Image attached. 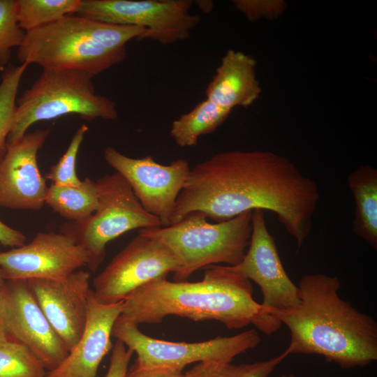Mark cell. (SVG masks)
Wrapping results in <instances>:
<instances>
[{"mask_svg": "<svg viewBox=\"0 0 377 377\" xmlns=\"http://www.w3.org/2000/svg\"><path fill=\"white\" fill-rule=\"evenodd\" d=\"M318 184L287 158L269 151L216 154L190 170L170 225L191 212L221 222L256 209L274 212L297 251L311 234Z\"/></svg>", "mask_w": 377, "mask_h": 377, "instance_id": "1", "label": "cell"}, {"mask_svg": "<svg viewBox=\"0 0 377 377\" xmlns=\"http://www.w3.org/2000/svg\"><path fill=\"white\" fill-rule=\"evenodd\" d=\"M253 295L251 281L227 265H210L199 281L161 277L145 283L124 300L121 316L138 325L160 323L170 315L194 321L214 320L229 330L252 324L272 335L281 323Z\"/></svg>", "mask_w": 377, "mask_h": 377, "instance_id": "2", "label": "cell"}, {"mask_svg": "<svg viewBox=\"0 0 377 377\" xmlns=\"http://www.w3.org/2000/svg\"><path fill=\"white\" fill-rule=\"evenodd\" d=\"M335 276L308 274L299 283L300 302L273 316L290 332L289 355H318L342 369L377 360V322L339 295Z\"/></svg>", "mask_w": 377, "mask_h": 377, "instance_id": "3", "label": "cell"}, {"mask_svg": "<svg viewBox=\"0 0 377 377\" xmlns=\"http://www.w3.org/2000/svg\"><path fill=\"white\" fill-rule=\"evenodd\" d=\"M146 31L69 15L27 31L17 57L27 65L75 69L94 76L121 62L125 45L133 38L142 39Z\"/></svg>", "mask_w": 377, "mask_h": 377, "instance_id": "4", "label": "cell"}, {"mask_svg": "<svg viewBox=\"0 0 377 377\" xmlns=\"http://www.w3.org/2000/svg\"><path fill=\"white\" fill-rule=\"evenodd\" d=\"M252 212L209 223L203 212L195 211L176 223L142 228L139 233L161 242L170 250L179 266L174 281H186L199 269L219 263L234 266L242 261L251 236Z\"/></svg>", "mask_w": 377, "mask_h": 377, "instance_id": "5", "label": "cell"}, {"mask_svg": "<svg viewBox=\"0 0 377 377\" xmlns=\"http://www.w3.org/2000/svg\"><path fill=\"white\" fill-rule=\"evenodd\" d=\"M89 73L75 69L43 68L31 87L17 99L15 124L7 146L19 141L34 123L77 114L92 121L115 120L117 104L96 94Z\"/></svg>", "mask_w": 377, "mask_h": 377, "instance_id": "6", "label": "cell"}, {"mask_svg": "<svg viewBox=\"0 0 377 377\" xmlns=\"http://www.w3.org/2000/svg\"><path fill=\"white\" fill-rule=\"evenodd\" d=\"M98 205L87 220L61 225L60 232L69 236L88 253L87 267L92 272L101 265L106 246L121 235L139 228L162 226L161 221L141 205L130 185L118 172L97 181Z\"/></svg>", "mask_w": 377, "mask_h": 377, "instance_id": "7", "label": "cell"}, {"mask_svg": "<svg viewBox=\"0 0 377 377\" xmlns=\"http://www.w3.org/2000/svg\"><path fill=\"white\" fill-rule=\"evenodd\" d=\"M112 336L136 353L133 369L138 370L168 369L182 371L192 363H230L236 356L255 348L260 342L256 329L200 342L164 341L145 334L138 325L121 316L114 324Z\"/></svg>", "mask_w": 377, "mask_h": 377, "instance_id": "8", "label": "cell"}, {"mask_svg": "<svg viewBox=\"0 0 377 377\" xmlns=\"http://www.w3.org/2000/svg\"><path fill=\"white\" fill-rule=\"evenodd\" d=\"M191 0H81L75 15L147 29L142 39L169 45L188 38L200 17Z\"/></svg>", "mask_w": 377, "mask_h": 377, "instance_id": "9", "label": "cell"}, {"mask_svg": "<svg viewBox=\"0 0 377 377\" xmlns=\"http://www.w3.org/2000/svg\"><path fill=\"white\" fill-rule=\"evenodd\" d=\"M0 324L8 341L28 348L48 371L68 355L27 280H6L0 288Z\"/></svg>", "mask_w": 377, "mask_h": 377, "instance_id": "10", "label": "cell"}, {"mask_svg": "<svg viewBox=\"0 0 377 377\" xmlns=\"http://www.w3.org/2000/svg\"><path fill=\"white\" fill-rule=\"evenodd\" d=\"M170 250L161 242L138 233L93 281L96 300L105 304L124 301L156 279L179 270Z\"/></svg>", "mask_w": 377, "mask_h": 377, "instance_id": "11", "label": "cell"}, {"mask_svg": "<svg viewBox=\"0 0 377 377\" xmlns=\"http://www.w3.org/2000/svg\"><path fill=\"white\" fill-rule=\"evenodd\" d=\"M103 156L126 180L143 208L156 216L162 226H170L177 199L190 173L188 161L178 158L163 165L150 155L131 158L111 147L105 149Z\"/></svg>", "mask_w": 377, "mask_h": 377, "instance_id": "12", "label": "cell"}, {"mask_svg": "<svg viewBox=\"0 0 377 377\" xmlns=\"http://www.w3.org/2000/svg\"><path fill=\"white\" fill-rule=\"evenodd\" d=\"M251 223L250 242L243 259L236 265L227 266L259 286L263 295L261 305L272 316L297 306L300 302L298 286L285 270L263 210H253Z\"/></svg>", "mask_w": 377, "mask_h": 377, "instance_id": "13", "label": "cell"}, {"mask_svg": "<svg viewBox=\"0 0 377 377\" xmlns=\"http://www.w3.org/2000/svg\"><path fill=\"white\" fill-rule=\"evenodd\" d=\"M89 263L87 251L62 232H38L28 244L0 252L5 280H63Z\"/></svg>", "mask_w": 377, "mask_h": 377, "instance_id": "14", "label": "cell"}, {"mask_svg": "<svg viewBox=\"0 0 377 377\" xmlns=\"http://www.w3.org/2000/svg\"><path fill=\"white\" fill-rule=\"evenodd\" d=\"M49 134L50 129H38L7 146L0 161V207L37 211L45 204L47 186L37 154Z\"/></svg>", "mask_w": 377, "mask_h": 377, "instance_id": "15", "label": "cell"}, {"mask_svg": "<svg viewBox=\"0 0 377 377\" xmlns=\"http://www.w3.org/2000/svg\"><path fill=\"white\" fill-rule=\"evenodd\" d=\"M90 273L77 269L63 280H27L36 301L68 353L87 320Z\"/></svg>", "mask_w": 377, "mask_h": 377, "instance_id": "16", "label": "cell"}, {"mask_svg": "<svg viewBox=\"0 0 377 377\" xmlns=\"http://www.w3.org/2000/svg\"><path fill=\"white\" fill-rule=\"evenodd\" d=\"M124 301L98 302L91 290L84 332L67 357L45 377H97L99 365L112 348V328L121 316Z\"/></svg>", "mask_w": 377, "mask_h": 377, "instance_id": "17", "label": "cell"}, {"mask_svg": "<svg viewBox=\"0 0 377 377\" xmlns=\"http://www.w3.org/2000/svg\"><path fill=\"white\" fill-rule=\"evenodd\" d=\"M256 66V60L250 55L228 50L207 85L206 98L230 110L237 106L249 107L262 91Z\"/></svg>", "mask_w": 377, "mask_h": 377, "instance_id": "18", "label": "cell"}, {"mask_svg": "<svg viewBox=\"0 0 377 377\" xmlns=\"http://www.w3.org/2000/svg\"><path fill=\"white\" fill-rule=\"evenodd\" d=\"M355 202L353 232L377 249V170L360 165L348 176Z\"/></svg>", "mask_w": 377, "mask_h": 377, "instance_id": "19", "label": "cell"}, {"mask_svg": "<svg viewBox=\"0 0 377 377\" xmlns=\"http://www.w3.org/2000/svg\"><path fill=\"white\" fill-rule=\"evenodd\" d=\"M45 203L70 222H82L98 207L97 183L85 177L79 186H75L52 184L47 187Z\"/></svg>", "mask_w": 377, "mask_h": 377, "instance_id": "20", "label": "cell"}, {"mask_svg": "<svg viewBox=\"0 0 377 377\" xmlns=\"http://www.w3.org/2000/svg\"><path fill=\"white\" fill-rule=\"evenodd\" d=\"M230 112L206 98L172 123L170 135L180 147L194 146L200 137L216 130Z\"/></svg>", "mask_w": 377, "mask_h": 377, "instance_id": "21", "label": "cell"}, {"mask_svg": "<svg viewBox=\"0 0 377 377\" xmlns=\"http://www.w3.org/2000/svg\"><path fill=\"white\" fill-rule=\"evenodd\" d=\"M17 20L26 32L75 15L81 0H17Z\"/></svg>", "mask_w": 377, "mask_h": 377, "instance_id": "22", "label": "cell"}, {"mask_svg": "<svg viewBox=\"0 0 377 377\" xmlns=\"http://www.w3.org/2000/svg\"><path fill=\"white\" fill-rule=\"evenodd\" d=\"M28 65L10 63L3 71L0 83V161L7 150V138L13 128L17 109V94Z\"/></svg>", "mask_w": 377, "mask_h": 377, "instance_id": "23", "label": "cell"}, {"mask_svg": "<svg viewBox=\"0 0 377 377\" xmlns=\"http://www.w3.org/2000/svg\"><path fill=\"white\" fill-rule=\"evenodd\" d=\"M289 355L285 350L279 355L267 360L232 364L230 363L200 362L185 374V377H269Z\"/></svg>", "mask_w": 377, "mask_h": 377, "instance_id": "24", "label": "cell"}, {"mask_svg": "<svg viewBox=\"0 0 377 377\" xmlns=\"http://www.w3.org/2000/svg\"><path fill=\"white\" fill-rule=\"evenodd\" d=\"M46 373L26 346L11 341L0 346V377H45Z\"/></svg>", "mask_w": 377, "mask_h": 377, "instance_id": "25", "label": "cell"}, {"mask_svg": "<svg viewBox=\"0 0 377 377\" xmlns=\"http://www.w3.org/2000/svg\"><path fill=\"white\" fill-rule=\"evenodd\" d=\"M17 14V0H0V71L10 63L11 48L20 47L26 35Z\"/></svg>", "mask_w": 377, "mask_h": 377, "instance_id": "26", "label": "cell"}, {"mask_svg": "<svg viewBox=\"0 0 377 377\" xmlns=\"http://www.w3.org/2000/svg\"><path fill=\"white\" fill-rule=\"evenodd\" d=\"M88 129V126L84 124L79 127L66 152L45 174V178L50 180L52 184L75 186L82 183L76 173V161L80 147Z\"/></svg>", "mask_w": 377, "mask_h": 377, "instance_id": "27", "label": "cell"}, {"mask_svg": "<svg viewBox=\"0 0 377 377\" xmlns=\"http://www.w3.org/2000/svg\"><path fill=\"white\" fill-rule=\"evenodd\" d=\"M232 3L249 21L260 18L276 20L286 8L282 0H234Z\"/></svg>", "mask_w": 377, "mask_h": 377, "instance_id": "28", "label": "cell"}, {"mask_svg": "<svg viewBox=\"0 0 377 377\" xmlns=\"http://www.w3.org/2000/svg\"><path fill=\"white\" fill-rule=\"evenodd\" d=\"M133 352L120 340L113 345L110 365L105 377H126Z\"/></svg>", "mask_w": 377, "mask_h": 377, "instance_id": "29", "label": "cell"}, {"mask_svg": "<svg viewBox=\"0 0 377 377\" xmlns=\"http://www.w3.org/2000/svg\"><path fill=\"white\" fill-rule=\"evenodd\" d=\"M26 236L0 220V244L3 246L19 247L25 244Z\"/></svg>", "mask_w": 377, "mask_h": 377, "instance_id": "30", "label": "cell"}, {"mask_svg": "<svg viewBox=\"0 0 377 377\" xmlns=\"http://www.w3.org/2000/svg\"><path fill=\"white\" fill-rule=\"evenodd\" d=\"M126 377H185L182 371L168 369L138 370L132 369Z\"/></svg>", "mask_w": 377, "mask_h": 377, "instance_id": "31", "label": "cell"}, {"mask_svg": "<svg viewBox=\"0 0 377 377\" xmlns=\"http://www.w3.org/2000/svg\"><path fill=\"white\" fill-rule=\"evenodd\" d=\"M195 2L198 5L199 9L204 13H209L213 9L214 3L212 1L198 0L195 1Z\"/></svg>", "mask_w": 377, "mask_h": 377, "instance_id": "32", "label": "cell"}, {"mask_svg": "<svg viewBox=\"0 0 377 377\" xmlns=\"http://www.w3.org/2000/svg\"><path fill=\"white\" fill-rule=\"evenodd\" d=\"M8 339L6 337V334L3 330V328L0 324V346L5 344L8 341Z\"/></svg>", "mask_w": 377, "mask_h": 377, "instance_id": "33", "label": "cell"}, {"mask_svg": "<svg viewBox=\"0 0 377 377\" xmlns=\"http://www.w3.org/2000/svg\"><path fill=\"white\" fill-rule=\"evenodd\" d=\"M6 280L3 279L1 269H0V288L3 286Z\"/></svg>", "mask_w": 377, "mask_h": 377, "instance_id": "34", "label": "cell"}, {"mask_svg": "<svg viewBox=\"0 0 377 377\" xmlns=\"http://www.w3.org/2000/svg\"><path fill=\"white\" fill-rule=\"evenodd\" d=\"M281 377H297L295 375L289 374H283L281 376Z\"/></svg>", "mask_w": 377, "mask_h": 377, "instance_id": "35", "label": "cell"}]
</instances>
